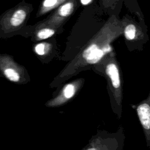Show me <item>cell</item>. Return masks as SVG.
I'll list each match as a JSON object with an SVG mask.
<instances>
[{
    "mask_svg": "<svg viewBox=\"0 0 150 150\" xmlns=\"http://www.w3.org/2000/svg\"><path fill=\"white\" fill-rule=\"evenodd\" d=\"M4 74L6 79L12 82H19L21 80V75L18 70L13 67H6L4 70Z\"/></svg>",
    "mask_w": 150,
    "mask_h": 150,
    "instance_id": "cell-7",
    "label": "cell"
},
{
    "mask_svg": "<svg viewBox=\"0 0 150 150\" xmlns=\"http://www.w3.org/2000/svg\"><path fill=\"white\" fill-rule=\"evenodd\" d=\"M26 17V12L23 9H18L12 14L10 23L14 27L19 26L24 22Z\"/></svg>",
    "mask_w": 150,
    "mask_h": 150,
    "instance_id": "cell-6",
    "label": "cell"
},
{
    "mask_svg": "<svg viewBox=\"0 0 150 150\" xmlns=\"http://www.w3.org/2000/svg\"><path fill=\"white\" fill-rule=\"evenodd\" d=\"M137 112L139 121L144 131L146 132L148 141L150 129V107L149 103L144 102L140 104L137 108Z\"/></svg>",
    "mask_w": 150,
    "mask_h": 150,
    "instance_id": "cell-5",
    "label": "cell"
},
{
    "mask_svg": "<svg viewBox=\"0 0 150 150\" xmlns=\"http://www.w3.org/2000/svg\"><path fill=\"white\" fill-rule=\"evenodd\" d=\"M98 63L103 67L104 72L109 79L111 84V88L115 100L120 104L122 96L121 81L120 70L116 60L112 54L106 56Z\"/></svg>",
    "mask_w": 150,
    "mask_h": 150,
    "instance_id": "cell-2",
    "label": "cell"
},
{
    "mask_svg": "<svg viewBox=\"0 0 150 150\" xmlns=\"http://www.w3.org/2000/svg\"><path fill=\"white\" fill-rule=\"evenodd\" d=\"M55 33V29L50 28H42L39 29L36 33L38 40H43L52 36Z\"/></svg>",
    "mask_w": 150,
    "mask_h": 150,
    "instance_id": "cell-9",
    "label": "cell"
},
{
    "mask_svg": "<svg viewBox=\"0 0 150 150\" xmlns=\"http://www.w3.org/2000/svg\"><path fill=\"white\" fill-rule=\"evenodd\" d=\"M137 31V27L133 23H128L123 28L124 36L128 40H132L135 38Z\"/></svg>",
    "mask_w": 150,
    "mask_h": 150,
    "instance_id": "cell-8",
    "label": "cell"
},
{
    "mask_svg": "<svg viewBox=\"0 0 150 150\" xmlns=\"http://www.w3.org/2000/svg\"><path fill=\"white\" fill-rule=\"evenodd\" d=\"M122 33V22L115 16H111L76 56L61 71L54 82L59 83L76 75L81 70L98 64L112 52L111 43Z\"/></svg>",
    "mask_w": 150,
    "mask_h": 150,
    "instance_id": "cell-1",
    "label": "cell"
},
{
    "mask_svg": "<svg viewBox=\"0 0 150 150\" xmlns=\"http://www.w3.org/2000/svg\"><path fill=\"white\" fill-rule=\"evenodd\" d=\"M75 4L76 0L67 1L57 8L50 17L40 23L37 28L39 29L42 28H50L55 29L60 26L66 19L71 14L74 9Z\"/></svg>",
    "mask_w": 150,
    "mask_h": 150,
    "instance_id": "cell-3",
    "label": "cell"
},
{
    "mask_svg": "<svg viewBox=\"0 0 150 150\" xmlns=\"http://www.w3.org/2000/svg\"><path fill=\"white\" fill-rule=\"evenodd\" d=\"M64 0H44L40 12V13H43L50 11L55 6H57L60 3V1L62 2Z\"/></svg>",
    "mask_w": 150,
    "mask_h": 150,
    "instance_id": "cell-10",
    "label": "cell"
},
{
    "mask_svg": "<svg viewBox=\"0 0 150 150\" xmlns=\"http://www.w3.org/2000/svg\"><path fill=\"white\" fill-rule=\"evenodd\" d=\"M81 83V80L79 79L71 83L66 84L63 87L59 94L56 97L47 103V106H58L73 98L80 88Z\"/></svg>",
    "mask_w": 150,
    "mask_h": 150,
    "instance_id": "cell-4",
    "label": "cell"
},
{
    "mask_svg": "<svg viewBox=\"0 0 150 150\" xmlns=\"http://www.w3.org/2000/svg\"><path fill=\"white\" fill-rule=\"evenodd\" d=\"M92 0H80L81 1V3L83 4V5H87L90 2H91Z\"/></svg>",
    "mask_w": 150,
    "mask_h": 150,
    "instance_id": "cell-12",
    "label": "cell"
},
{
    "mask_svg": "<svg viewBox=\"0 0 150 150\" xmlns=\"http://www.w3.org/2000/svg\"><path fill=\"white\" fill-rule=\"evenodd\" d=\"M49 49V44L45 43H40L37 44L35 46V51L39 55L45 54Z\"/></svg>",
    "mask_w": 150,
    "mask_h": 150,
    "instance_id": "cell-11",
    "label": "cell"
}]
</instances>
